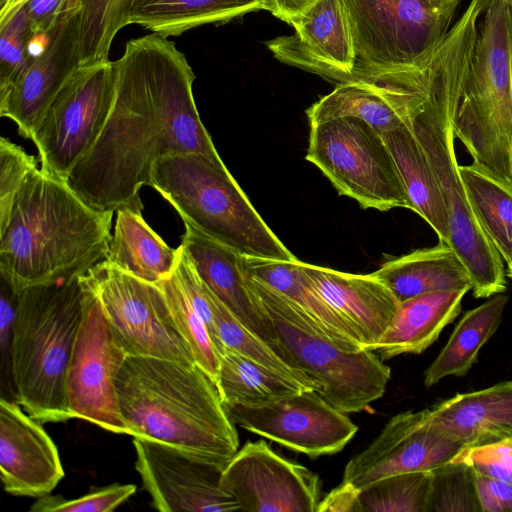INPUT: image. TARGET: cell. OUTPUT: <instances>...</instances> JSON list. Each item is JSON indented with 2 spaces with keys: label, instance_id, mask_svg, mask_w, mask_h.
<instances>
[{
  "label": "cell",
  "instance_id": "1",
  "mask_svg": "<svg viewBox=\"0 0 512 512\" xmlns=\"http://www.w3.org/2000/svg\"><path fill=\"white\" fill-rule=\"evenodd\" d=\"M113 63L108 118L66 183L94 209L142 214L139 190L158 160L183 153L222 159L194 101L192 68L174 42L151 32L128 41Z\"/></svg>",
  "mask_w": 512,
  "mask_h": 512
},
{
  "label": "cell",
  "instance_id": "2",
  "mask_svg": "<svg viewBox=\"0 0 512 512\" xmlns=\"http://www.w3.org/2000/svg\"><path fill=\"white\" fill-rule=\"evenodd\" d=\"M113 214L34 170L0 221V276L19 292L85 275L107 256Z\"/></svg>",
  "mask_w": 512,
  "mask_h": 512
},
{
  "label": "cell",
  "instance_id": "3",
  "mask_svg": "<svg viewBox=\"0 0 512 512\" xmlns=\"http://www.w3.org/2000/svg\"><path fill=\"white\" fill-rule=\"evenodd\" d=\"M484 8L470 2L438 48L437 64L423 109L411 121L435 176L448 216V240L471 278L476 298L506 290L503 258L469 203L454 148V116L469 70Z\"/></svg>",
  "mask_w": 512,
  "mask_h": 512
},
{
  "label": "cell",
  "instance_id": "4",
  "mask_svg": "<svg viewBox=\"0 0 512 512\" xmlns=\"http://www.w3.org/2000/svg\"><path fill=\"white\" fill-rule=\"evenodd\" d=\"M116 389L129 435L225 465L238 451V434L217 385L196 363L127 356Z\"/></svg>",
  "mask_w": 512,
  "mask_h": 512
},
{
  "label": "cell",
  "instance_id": "5",
  "mask_svg": "<svg viewBox=\"0 0 512 512\" xmlns=\"http://www.w3.org/2000/svg\"><path fill=\"white\" fill-rule=\"evenodd\" d=\"M86 294L85 275L18 292L12 344L15 400L40 423L74 419L66 378Z\"/></svg>",
  "mask_w": 512,
  "mask_h": 512
},
{
  "label": "cell",
  "instance_id": "6",
  "mask_svg": "<svg viewBox=\"0 0 512 512\" xmlns=\"http://www.w3.org/2000/svg\"><path fill=\"white\" fill-rule=\"evenodd\" d=\"M148 186L154 188L187 223L249 258L296 257L253 207L222 160L183 153L158 160Z\"/></svg>",
  "mask_w": 512,
  "mask_h": 512
},
{
  "label": "cell",
  "instance_id": "7",
  "mask_svg": "<svg viewBox=\"0 0 512 512\" xmlns=\"http://www.w3.org/2000/svg\"><path fill=\"white\" fill-rule=\"evenodd\" d=\"M454 135L474 162L512 179V9L503 0L481 17Z\"/></svg>",
  "mask_w": 512,
  "mask_h": 512
},
{
  "label": "cell",
  "instance_id": "8",
  "mask_svg": "<svg viewBox=\"0 0 512 512\" xmlns=\"http://www.w3.org/2000/svg\"><path fill=\"white\" fill-rule=\"evenodd\" d=\"M247 282L273 324L284 349L314 381L319 394L347 414L366 409L381 398L390 368L368 349L346 351L328 339L314 321L290 299L260 280Z\"/></svg>",
  "mask_w": 512,
  "mask_h": 512
},
{
  "label": "cell",
  "instance_id": "9",
  "mask_svg": "<svg viewBox=\"0 0 512 512\" xmlns=\"http://www.w3.org/2000/svg\"><path fill=\"white\" fill-rule=\"evenodd\" d=\"M351 23L353 77L417 66L449 32L459 0H343Z\"/></svg>",
  "mask_w": 512,
  "mask_h": 512
},
{
  "label": "cell",
  "instance_id": "10",
  "mask_svg": "<svg viewBox=\"0 0 512 512\" xmlns=\"http://www.w3.org/2000/svg\"><path fill=\"white\" fill-rule=\"evenodd\" d=\"M305 159L321 170L339 194L363 209H411L381 134L359 118L338 117L310 125Z\"/></svg>",
  "mask_w": 512,
  "mask_h": 512
},
{
  "label": "cell",
  "instance_id": "11",
  "mask_svg": "<svg viewBox=\"0 0 512 512\" xmlns=\"http://www.w3.org/2000/svg\"><path fill=\"white\" fill-rule=\"evenodd\" d=\"M115 94L114 63L80 65L52 100L33 131L41 170L66 182L92 147Z\"/></svg>",
  "mask_w": 512,
  "mask_h": 512
},
{
  "label": "cell",
  "instance_id": "12",
  "mask_svg": "<svg viewBox=\"0 0 512 512\" xmlns=\"http://www.w3.org/2000/svg\"><path fill=\"white\" fill-rule=\"evenodd\" d=\"M85 278L128 356L195 363L158 284L138 279L106 260Z\"/></svg>",
  "mask_w": 512,
  "mask_h": 512
},
{
  "label": "cell",
  "instance_id": "13",
  "mask_svg": "<svg viewBox=\"0 0 512 512\" xmlns=\"http://www.w3.org/2000/svg\"><path fill=\"white\" fill-rule=\"evenodd\" d=\"M127 356L87 283L83 318L66 378L67 401L74 418L129 435L116 389V378Z\"/></svg>",
  "mask_w": 512,
  "mask_h": 512
},
{
  "label": "cell",
  "instance_id": "14",
  "mask_svg": "<svg viewBox=\"0 0 512 512\" xmlns=\"http://www.w3.org/2000/svg\"><path fill=\"white\" fill-rule=\"evenodd\" d=\"M437 57L438 49L417 66L339 83L306 111L310 125L356 117L383 134L410 123L428 99Z\"/></svg>",
  "mask_w": 512,
  "mask_h": 512
},
{
  "label": "cell",
  "instance_id": "15",
  "mask_svg": "<svg viewBox=\"0 0 512 512\" xmlns=\"http://www.w3.org/2000/svg\"><path fill=\"white\" fill-rule=\"evenodd\" d=\"M135 467L152 506L161 512H234L221 487L225 464L163 443L133 437Z\"/></svg>",
  "mask_w": 512,
  "mask_h": 512
},
{
  "label": "cell",
  "instance_id": "16",
  "mask_svg": "<svg viewBox=\"0 0 512 512\" xmlns=\"http://www.w3.org/2000/svg\"><path fill=\"white\" fill-rule=\"evenodd\" d=\"M243 429L312 458L341 451L358 427L316 390L260 405H224Z\"/></svg>",
  "mask_w": 512,
  "mask_h": 512
},
{
  "label": "cell",
  "instance_id": "17",
  "mask_svg": "<svg viewBox=\"0 0 512 512\" xmlns=\"http://www.w3.org/2000/svg\"><path fill=\"white\" fill-rule=\"evenodd\" d=\"M464 446L432 419L430 409L393 416L381 432L346 464L342 482L361 490L384 477L433 471L452 461Z\"/></svg>",
  "mask_w": 512,
  "mask_h": 512
},
{
  "label": "cell",
  "instance_id": "18",
  "mask_svg": "<svg viewBox=\"0 0 512 512\" xmlns=\"http://www.w3.org/2000/svg\"><path fill=\"white\" fill-rule=\"evenodd\" d=\"M221 487L251 512H316L320 501L318 475L263 440L248 441L235 453L223 469Z\"/></svg>",
  "mask_w": 512,
  "mask_h": 512
},
{
  "label": "cell",
  "instance_id": "19",
  "mask_svg": "<svg viewBox=\"0 0 512 512\" xmlns=\"http://www.w3.org/2000/svg\"><path fill=\"white\" fill-rule=\"evenodd\" d=\"M80 65L78 6L62 13L44 35L40 50L12 89L0 98V116L11 119L19 134L31 139L46 109Z\"/></svg>",
  "mask_w": 512,
  "mask_h": 512
},
{
  "label": "cell",
  "instance_id": "20",
  "mask_svg": "<svg viewBox=\"0 0 512 512\" xmlns=\"http://www.w3.org/2000/svg\"><path fill=\"white\" fill-rule=\"evenodd\" d=\"M286 23L295 33L266 43L275 58L339 83L352 78L356 51L343 0H313Z\"/></svg>",
  "mask_w": 512,
  "mask_h": 512
},
{
  "label": "cell",
  "instance_id": "21",
  "mask_svg": "<svg viewBox=\"0 0 512 512\" xmlns=\"http://www.w3.org/2000/svg\"><path fill=\"white\" fill-rule=\"evenodd\" d=\"M15 400L0 398V475L14 496L50 494L64 477L57 447L42 427Z\"/></svg>",
  "mask_w": 512,
  "mask_h": 512
},
{
  "label": "cell",
  "instance_id": "22",
  "mask_svg": "<svg viewBox=\"0 0 512 512\" xmlns=\"http://www.w3.org/2000/svg\"><path fill=\"white\" fill-rule=\"evenodd\" d=\"M184 225L180 246L205 287L244 327L296 364L282 346L272 322L248 285L244 256L191 225Z\"/></svg>",
  "mask_w": 512,
  "mask_h": 512
},
{
  "label": "cell",
  "instance_id": "23",
  "mask_svg": "<svg viewBox=\"0 0 512 512\" xmlns=\"http://www.w3.org/2000/svg\"><path fill=\"white\" fill-rule=\"evenodd\" d=\"M307 279L370 350L389 326L399 301L372 273L351 274L301 261Z\"/></svg>",
  "mask_w": 512,
  "mask_h": 512
},
{
  "label": "cell",
  "instance_id": "24",
  "mask_svg": "<svg viewBox=\"0 0 512 512\" xmlns=\"http://www.w3.org/2000/svg\"><path fill=\"white\" fill-rule=\"evenodd\" d=\"M433 421L464 448L512 436V380L460 393L430 409Z\"/></svg>",
  "mask_w": 512,
  "mask_h": 512
},
{
  "label": "cell",
  "instance_id": "25",
  "mask_svg": "<svg viewBox=\"0 0 512 512\" xmlns=\"http://www.w3.org/2000/svg\"><path fill=\"white\" fill-rule=\"evenodd\" d=\"M468 291L440 290L400 302L389 326L370 350L378 351L382 360L422 353L459 315Z\"/></svg>",
  "mask_w": 512,
  "mask_h": 512
},
{
  "label": "cell",
  "instance_id": "26",
  "mask_svg": "<svg viewBox=\"0 0 512 512\" xmlns=\"http://www.w3.org/2000/svg\"><path fill=\"white\" fill-rule=\"evenodd\" d=\"M399 302L440 290H471V278L464 263L444 241L430 248L384 262L372 273Z\"/></svg>",
  "mask_w": 512,
  "mask_h": 512
},
{
  "label": "cell",
  "instance_id": "27",
  "mask_svg": "<svg viewBox=\"0 0 512 512\" xmlns=\"http://www.w3.org/2000/svg\"><path fill=\"white\" fill-rule=\"evenodd\" d=\"M247 275L267 284L290 299L316 324L328 339L346 351L364 349L345 321L314 289L301 268V261L244 257Z\"/></svg>",
  "mask_w": 512,
  "mask_h": 512
},
{
  "label": "cell",
  "instance_id": "28",
  "mask_svg": "<svg viewBox=\"0 0 512 512\" xmlns=\"http://www.w3.org/2000/svg\"><path fill=\"white\" fill-rule=\"evenodd\" d=\"M180 248H172L145 222L142 214L116 211L114 231L105 260L143 281L158 284L177 266Z\"/></svg>",
  "mask_w": 512,
  "mask_h": 512
},
{
  "label": "cell",
  "instance_id": "29",
  "mask_svg": "<svg viewBox=\"0 0 512 512\" xmlns=\"http://www.w3.org/2000/svg\"><path fill=\"white\" fill-rule=\"evenodd\" d=\"M396 164L411 209L447 243V211L427 157L416 138L411 122L381 134Z\"/></svg>",
  "mask_w": 512,
  "mask_h": 512
},
{
  "label": "cell",
  "instance_id": "30",
  "mask_svg": "<svg viewBox=\"0 0 512 512\" xmlns=\"http://www.w3.org/2000/svg\"><path fill=\"white\" fill-rule=\"evenodd\" d=\"M261 9L268 10V0H138L129 23L168 38Z\"/></svg>",
  "mask_w": 512,
  "mask_h": 512
},
{
  "label": "cell",
  "instance_id": "31",
  "mask_svg": "<svg viewBox=\"0 0 512 512\" xmlns=\"http://www.w3.org/2000/svg\"><path fill=\"white\" fill-rule=\"evenodd\" d=\"M508 302L503 293L467 311L439 355L427 368L424 384L431 387L448 376L461 377L477 362L484 344L497 331Z\"/></svg>",
  "mask_w": 512,
  "mask_h": 512
},
{
  "label": "cell",
  "instance_id": "32",
  "mask_svg": "<svg viewBox=\"0 0 512 512\" xmlns=\"http://www.w3.org/2000/svg\"><path fill=\"white\" fill-rule=\"evenodd\" d=\"M459 170L477 221L506 264L511 263L512 179L474 161Z\"/></svg>",
  "mask_w": 512,
  "mask_h": 512
},
{
  "label": "cell",
  "instance_id": "33",
  "mask_svg": "<svg viewBox=\"0 0 512 512\" xmlns=\"http://www.w3.org/2000/svg\"><path fill=\"white\" fill-rule=\"evenodd\" d=\"M216 385L224 405L260 406L306 390L296 380L228 349L220 355Z\"/></svg>",
  "mask_w": 512,
  "mask_h": 512
},
{
  "label": "cell",
  "instance_id": "34",
  "mask_svg": "<svg viewBox=\"0 0 512 512\" xmlns=\"http://www.w3.org/2000/svg\"><path fill=\"white\" fill-rule=\"evenodd\" d=\"M205 290L211 306L221 354L226 349L235 351L296 380L306 390H320L319 384L307 376L299 366L244 327L206 287Z\"/></svg>",
  "mask_w": 512,
  "mask_h": 512
},
{
  "label": "cell",
  "instance_id": "35",
  "mask_svg": "<svg viewBox=\"0 0 512 512\" xmlns=\"http://www.w3.org/2000/svg\"><path fill=\"white\" fill-rule=\"evenodd\" d=\"M138 0H81V65L107 61L117 32L130 24V14Z\"/></svg>",
  "mask_w": 512,
  "mask_h": 512
},
{
  "label": "cell",
  "instance_id": "36",
  "mask_svg": "<svg viewBox=\"0 0 512 512\" xmlns=\"http://www.w3.org/2000/svg\"><path fill=\"white\" fill-rule=\"evenodd\" d=\"M158 285L165 295L180 334L191 349L195 363L216 383L220 365L219 353L203 318L191 302L176 268Z\"/></svg>",
  "mask_w": 512,
  "mask_h": 512
},
{
  "label": "cell",
  "instance_id": "37",
  "mask_svg": "<svg viewBox=\"0 0 512 512\" xmlns=\"http://www.w3.org/2000/svg\"><path fill=\"white\" fill-rule=\"evenodd\" d=\"M432 471L399 473L359 491L360 512H427Z\"/></svg>",
  "mask_w": 512,
  "mask_h": 512
},
{
  "label": "cell",
  "instance_id": "38",
  "mask_svg": "<svg viewBox=\"0 0 512 512\" xmlns=\"http://www.w3.org/2000/svg\"><path fill=\"white\" fill-rule=\"evenodd\" d=\"M36 37L23 7L0 24V98L7 95L31 62L34 54L30 46Z\"/></svg>",
  "mask_w": 512,
  "mask_h": 512
},
{
  "label": "cell",
  "instance_id": "39",
  "mask_svg": "<svg viewBox=\"0 0 512 512\" xmlns=\"http://www.w3.org/2000/svg\"><path fill=\"white\" fill-rule=\"evenodd\" d=\"M427 512L480 511L473 469L450 461L435 469Z\"/></svg>",
  "mask_w": 512,
  "mask_h": 512
},
{
  "label": "cell",
  "instance_id": "40",
  "mask_svg": "<svg viewBox=\"0 0 512 512\" xmlns=\"http://www.w3.org/2000/svg\"><path fill=\"white\" fill-rule=\"evenodd\" d=\"M136 492L133 484H112L93 489L76 499L60 495L37 498L31 505V512H108L115 510Z\"/></svg>",
  "mask_w": 512,
  "mask_h": 512
},
{
  "label": "cell",
  "instance_id": "41",
  "mask_svg": "<svg viewBox=\"0 0 512 512\" xmlns=\"http://www.w3.org/2000/svg\"><path fill=\"white\" fill-rule=\"evenodd\" d=\"M35 156L26 153L6 137L0 139V221H3L15 195L31 172L38 169Z\"/></svg>",
  "mask_w": 512,
  "mask_h": 512
},
{
  "label": "cell",
  "instance_id": "42",
  "mask_svg": "<svg viewBox=\"0 0 512 512\" xmlns=\"http://www.w3.org/2000/svg\"><path fill=\"white\" fill-rule=\"evenodd\" d=\"M453 461L512 483V436L481 447L463 448Z\"/></svg>",
  "mask_w": 512,
  "mask_h": 512
},
{
  "label": "cell",
  "instance_id": "43",
  "mask_svg": "<svg viewBox=\"0 0 512 512\" xmlns=\"http://www.w3.org/2000/svg\"><path fill=\"white\" fill-rule=\"evenodd\" d=\"M0 346L2 383L6 377V386L11 400H15L12 379V344L14 322L18 303V292L0 276ZM16 401V400H15Z\"/></svg>",
  "mask_w": 512,
  "mask_h": 512
},
{
  "label": "cell",
  "instance_id": "44",
  "mask_svg": "<svg viewBox=\"0 0 512 512\" xmlns=\"http://www.w3.org/2000/svg\"><path fill=\"white\" fill-rule=\"evenodd\" d=\"M473 471L480 511L512 512V483Z\"/></svg>",
  "mask_w": 512,
  "mask_h": 512
},
{
  "label": "cell",
  "instance_id": "45",
  "mask_svg": "<svg viewBox=\"0 0 512 512\" xmlns=\"http://www.w3.org/2000/svg\"><path fill=\"white\" fill-rule=\"evenodd\" d=\"M81 0H27L24 8L36 36H42L54 25L60 15L80 6Z\"/></svg>",
  "mask_w": 512,
  "mask_h": 512
},
{
  "label": "cell",
  "instance_id": "46",
  "mask_svg": "<svg viewBox=\"0 0 512 512\" xmlns=\"http://www.w3.org/2000/svg\"><path fill=\"white\" fill-rule=\"evenodd\" d=\"M359 491L341 482L319 501L316 512H360Z\"/></svg>",
  "mask_w": 512,
  "mask_h": 512
},
{
  "label": "cell",
  "instance_id": "47",
  "mask_svg": "<svg viewBox=\"0 0 512 512\" xmlns=\"http://www.w3.org/2000/svg\"><path fill=\"white\" fill-rule=\"evenodd\" d=\"M313 0H268V11L287 22Z\"/></svg>",
  "mask_w": 512,
  "mask_h": 512
},
{
  "label": "cell",
  "instance_id": "48",
  "mask_svg": "<svg viewBox=\"0 0 512 512\" xmlns=\"http://www.w3.org/2000/svg\"><path fill=\"white\" fill-rule=\"evenodd\" d=\"M27 0H8L0 9V24L9 19Z\"/></svg>",
  "mask_w": 512,
  "mask_h": 512
},
{
  "label": "cell",
  "instance_id": "49",
  "mask_svg": "<svg viewBox=\"0 0 512 512\" xmlns=\"http://www.w3.org/2000/svg\"><path fill=\"white\" fill-rule=\"evenodd\" d=\"M507 273L510 278H512V262L507 264Z\"/></svg>",
  "mask_w": 512,
  "mask_h": 512
},
{
  "label": "cell",
  "instance_id": "50",
  "mask_svg": "<svg viewBox=\"0 0 512 512\" xmlns=\"http://www.w3.org/2000/svg\"><path fill=\"white\" fill-rule=\"evenodd\" d=\"M8 2V0H0V9H2L6 3Z\"/></svg>",
  "mask_w": 512,
  "mask_h": 512
},
{
  "label": "cell",
  "instance_id": "51",
  "mask_svg": "<svg viewBox=\"0 0 512 512\" xmlns=\"http://www.w3.org/2000/svg\"><path fill=\"white\" fill-rule=\"evenodd\" d=\"M512 9V0H503Z\"/></svg>",
  "mask_w": 512,
  "mask_h": 512
}]
</instances>
